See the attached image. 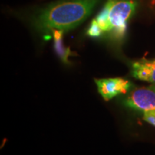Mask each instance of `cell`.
Wrapping results in <instances>:
<instances>
[{
	"label": "cell",
	"instance_id": "cell-1",
	"mask_svg": "<svg viewBox=\"0 0 155 155\" xmlns=\"http://www.w3.org/2000/svg\"><path fill=\"white\" fill-rule=\"evenodd\" d=\"M99 0H60L44 8L33 25L42 32H65L76 28L91 14Z\"/></svg>",
	"mask_w": 155,
	"mask_h": 155
},
{
	"label": "cell",
	"instance_id": "cell-2",
	"mask_svg": "<svg viewBox=\"0 0 155 155\" xmlns=\"http://www.w3.org/2000/svg\"><path fill=\"white\" fill-rule=\"evenodd\" d=\"M137 5L134 0H108L101 12L92 20L87 35L93 38L108 35L121 40Z\"/></svg>",
	"mask_w": 155,
	"mask_h": 155
},
{
	"label": "cell",
	"instance_id": "cell-3",
	"mask_svg": "<svg viewBox=\"0 0 155 155\" xmlns=\"http://www.w3.org/2000/svg\"><path fill=\"white\" fill-rule=\"evenodd\" d=\"M128 106L137 110L144 111L155 108V83L147 87L134 89L126 100Z\"/></svg>",
	"mask_w": 155,
	"mask_h": 155
},
{
	"label": "cell",
	"instance_id": "cell-4",
	"mask_svg": "<svg viewBox=\"0 0 155 155\" xmlns=\"http://www.w3.org/2000/svg\"><path fill=\"white\" fill-rule=\"evenodd\" d=\"M98 93L105 101H108L119 94H126L130 88V83L121 78L96 79Z\"/></svg>",
	"mask_w": 155,
	"mask_h": 155
},
{
	"label": "cell",
	"instance_id": "cell-5",
	"mask_svg": "<svg viewBox=\"0 0 155 155\" xmlns=\"http://www.w3.org/2000/svg\"><path fill=\"white\" fill-rule=\"evenodd\" d=\"M131 73L136 78L155 83V61L142 59L135 62L132 65Z\"/></svg>",
	"mask_w": 155,
	"mask_h": 155
},
{
	"label": "cell",
	"instance_id": "cell-6",
	"mask_svg": "<svg viewBox=\"0 0 155 155\" xmlns=\"http://www.w3.org/2000/svg\"><path fill=\"white\" fill-rule=\"evenodd\" d=\"M143 119L155 127V108L143 113Z\"/></svg>",
	"mask_w": 155,
	"mask_h": 155
}]
</instances>
